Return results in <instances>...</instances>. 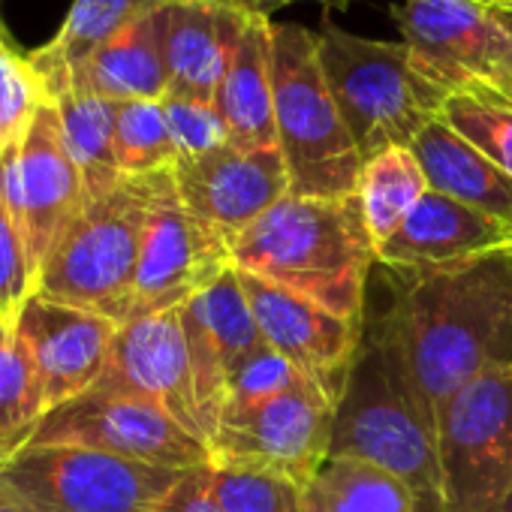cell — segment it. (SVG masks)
<instances>
[{"mask_svg": "<svg viewBox=\"0 0 512 512\" xmlns=\"http://www.w3.org/2000/svg\"><path fill=\"white\" fill-rule=\"evenodd\" d=\"M154 178L157 172L124 175L112 190L88 196L49 250L34 293L124 326L136 305V272Z\"/></svg>", "mask_w": 512, "mask_h": 512, "instance_id": "5b68a950", "label": "cell"}, {"mask_svg": "<svg viewBox=\"0 0 512 512\" xmlns=\"http://www.w3.org/2000/svg\"><path fill=\"white\" fill-rule=\"evenodd\" d=\"M46 103L49 100L34 64L19 55L0 31V136L4 142L10 145L22 139Z\"/></svg>", "mask_w": 512, "mask_h": 512, "instance_id": "1f68e13d", "label": "cell"}, {"mask_svg": "<svg viewBox=\"0 0 512 512\" xmlns=\"http://www.w3.org/2000/svg\"><path fill=\"white\" fill-rule=\"evenodd\" d=\"M13 326L37 365L49 410L100 383L121 329L103 314L55 302L43 293H31L19 305Z\"/></svg>", "mask_w": 512, "mask_h": 512, "instance_id": "9a60e30c", "label": "cell"}, {"mask_svg": "<svg viewBox=\"0 0 512 512\" xmlns=\"http://www.w3.org/2000/svg\"><path fill=\"white\" fill-rule=\"evenodd\" d=\"M115 160L121 175H154L178 163L163 100H127L115 115Z\"/></svg>", "mask_w": 512, "mask_h": 512, "instance_id": "f1b7e54d", "label": "cell"}, {"mask_svg": "<svg viewBox=\"0 0 512 512\" xmlns=\"http://www.w3.org/2000/svg\"><path fill=\"white\" fill-rule=\"evenodd\" d=\"M229 269V244L184 208L175 190L172 169L157 172L142 232L136 305L130 320L187 305Z\"/></svg>", "mask_w": 512, "mask_h": 512, "instance_id": "4fadbf2b", "label": "cell"}, {"mask_svg": "<svg viewBox=\"0 0 512 512\" xmlns=\"http://www.w3.org/2000/svg\"><path fill=\"white\" fill-rule=\"evenodd\" d=\"M166 4L169 0H76L58 37L46 49L28 55L43 82L46 100L70 88V76L82 61L136 22L160 13Z\"/></svg>", "mask_w": 512, "mask_h": 512, "instance_id": "cb8c5ba5", "label": "cell"}, {"mask_svg": "<svg viewBox=\"0 0 512 512\" xmlns=\"http://www.w3.org/2000/svg\"><path fill=\"white\" fill-rule=\"evenodd\" d=\"M4 320H10V314H7L4 308H0V323H4Z\"/></svg>", "mask_w": 512, "mask_h": 512, "instance_id": "ee69618b", "label": "cell"}, {"mask_svg": "<svg viewBox=\"0 0 512 512\" xmlns=\"http://www.w3.org/2000/svg\"><path fill=\"white\" fill-rule=\"evenodd\" d=\"M97 389H112L151 401L175 422H181L190 434L205 440L190 353L181 329V308L124 323L115 335L112 356Z\"/></svg>", "mask_w": 512, "mask_h": 512, "instance_id": "ac0fdd59", "label": "cell"}, {"mask_svg": "<svg viewBox=\"0 0 512 512\" xmlns=\"http://www.w3.org/2000/svg\"><path fill=\"white\" fill-rule=\"evenodd\" d=\"M329 458H359L407 485L419 512H443L437 419L428 410L383 314L365 308L347 368Z\"/></svg>", "mask_w": 512, "mask_h": 512, "instance_id": "7a4b0ae2", "label": "cell"}, {"mask_svg": "<svg viewBox=\"0 0 512 512\" xmlns=\"http://www.w3.org/2000/svg\"><path fill=\"white\" fill-rule=\"evenodd\" d=\"M163 112H166L172 142L178 148V160L181 157H202V154L229 142L226 121L214 103L163 97Z\"/></svg>", "mask_w": 512, "mask_h": 512, "instance_id": "836d02e7", "label": "cell"}, {"mask_svg": "<svg viewBox=\"0 0 512 512\" xmlns=\"http://www.w3.org/2000/svg\"><path fill=\"white\" fill-rule=\"evenodd\" d=\"M181 476L67 443H28L0 464V479L31 512H154Z\"/></svg>", "mask_w": 512, "mask_h": 512, "instance_id": "52a82bcc", "label": "cell"}, {"mask_svg": "<svg viewBox=\"0 0 512 512\" xmlns=\"http://www.w3.org/2000/svg\"><path fill=\"white\" fill-rule=\"evenodd\" d=\"M392 19L419 64L449 94L512 109V40L476 0H398Z\"/></svg>", "mask_w": 512, "mask_h": 512, "instance_id": "9c48e42d", "label": "cell"}, {"mask_svg": "<svg viewBox=\"0 0 512 512\" xmlns=\"http://www.w3.org/2000/svg\"><path fill=\"white\" fill-rule=\"evenodd\" d=\"M238 284L263 332V341L338 401L362 338V326L341 320L323 305L256 275L238 272Z\"/></svg>", "mask_w": 512, "mask_h": 512, "instance_id": "e0dca14e", "label": "cell"}, {"mask_svg": "<svg viewBox=\"0 0 512 512\" xmlns=\"http://www.w3.org/2000/svg\"><path fill=\"white\" fill-rule=\"evenodd\" d=\"M272 25L275 22L266 16H250L238 52L214 97V106L229 130V145L244 151L278 148Z\"/></svg>", "mask_w": 512, "mask_h": 512, "instance_id": "44dd1931", "label": "cell"}, {"mask_svg": "<svg viewBox=\"0 0 512 512\" xmlns=\"http://www.w3.org/2000/svg\"><path fill=\"white\" fill-rule=\"evenodd\" d=\"M181 329L190 353L202 431L211 443L223 413L229 377L269 344L263 341V332L253 320L235 269H229L208 290L181 305Z\"/></svg>", "mask_w": 512, "mask_h": 512, "instance_id": "2e32d148", "label": "cell"}, {"mask_svg": "<svg viewBox=\"0 0 512 512\" xmlns=\"http://www.w3.org/2000/svg\"><path fill=\"white\" fill-rule=\"evenodd\" d=\"M0 512H31L13 491H10V485L0 479Z\"/></svg>", "mask_w": 512, "mask_h": 512, "instance_id": "f35d334b", "label": "cell"}, {"mask_svg": "<svg viewBox=\"0 0 512 512\" xmlns=\"http://www.w3.org/2000/svg\"><path fill=\"white\" fill-rule=\"evenodd\" d=\"M428 190L464 202L512 226V175L461 139L443 118L431 121L410 145Z\"/></svg>", "mask_w": 512, "mask_h": 512, "instance_id": "7402d4cb", "label": "cell"}, {"mask_svg": "<svg viewBox=\"0 0 512 512\" xmlns=\"http://www.w3.org/2000/svg\"><path fill=\"white\" fill-rule=\"evenodd\" d=\"M232 269L299 293L362 326L377 244L356 196H284L232 244Z\"/></svg>", "mask_w": 512, "mask_h": 512, "instance_id": "3957f363", "label": "cell"}, {"mask_svg": "<svg viewBox=\"0 0 512 512\" xmlns=\"http://www.w3.org/2000/svg\"><path fill=\"white\" fill-rule=\"evenodd\" d=\"M58 112L61 136L76 160L88 196H100L112 190L124 175L115 160V115L118 103L103 100L97 94H85L76 88L61 91L49 100Z\"/></svg>", "mask_w": 512, "mask_h": 512, "instance_id": "d4e9b609", "label": "cell"}, {"mask_svg": "<svg viewBox=\"0 0 512 512\" xmlns=\"http://www.w3.org/2000/svg\"><path fill=\"white\" fill-rule=\"evenodd\" d=\"M335 398L311 377L244 413L223 416L208 449L217 467H244L311 485L332 452Z\"/></svg>", "mask_w": 512, "mask_h": 512, "instance_id": "30bf717a", "label": "cell"}, {"mask_svg": "<svg viewBox=\"0 0 512 512\" xmlns=\"http://www.w3.org/2000/svg\"><path fill=\"white\" fill-rule=\"evenodd\" d=\"M497 512H512V491H509V497L503 500V506H500Z\"/></svg>", "mask_w": 512, "mask_h": 512, "instance_id": "b9f144b4", "label": "cell"}, {"mask_svg": "<svg viewBox=\"0 0 512 512\" xmlns=\"http://www.w3.org/2000/svg\"><path fill=\"white\" fill-rule=\"evenodd\" d=\"M443 512H497L512 491V368L464 386L440 413Z\"/></svg>", "mask_w": 512, "mask_h": 512, "instance_id": "ba28073f", "label": "cell"}, {"mask_svg": "<svg viewBox=\"0 0 512 512\" xmlns=\"http://www.w3.org/2000/svg\"><path fill=\"white\" fill-rule=\"evenodd\" d=\"M154 512H223L211 488V464L190 467L154 506Z\"/></svg>", "mask_w": 512, "mask_h": 512, "instance_id": "d590c367", "label": "cell"}, {"mask_svg": "<svg viewBox=\"0 0 512 512\" xmlns=\"http://www.w3.org/2000/svg\"><path fill=\"white\" fill-rule=\"evenodd\" d=\"M172 178L184 208L226 244L290 196L281 148L244 151L226 142L202 157H181Z\"/></svg>", "mask_w": 512, "mask_h": 512, "instance_id": "5bb4252c", "label": "cell"}, {"mask_svg": "<svg viewBox=\"0 0 512 512\" xmlns=\"http://www.w3.org/2000/svg\"><path fill=\"white\" fill-rule=\"evenodd\" d=\"M305 374L290 365L281 353H275L272 347H263L260 353H253L232 377L226 386V401H223V416H235L244 413L256 404H263L287 389H293L296 383H302ZM220 425V422H217Z\"/></svg>", "mask_w": 512, "mask_h": 512, "instance_id": "d6a6232c", "label": "cell"}, {"mask_svg": "<svg viewBox=\"0 0 512 512\" xmlns=\"http://www.w3.org/2000/svg\"><path fill=\"white\" fill-rule=\"evenodd\" d=\"M250 16L217 0H169L163 7V61L169 94L214 103Z\"/></svg>", "mask_w": 512, "mask_h": 512, "instance_id": "d6986e66", "label": "cell"}, {"mask_svg": "<svg viewBox=\"0 0 512 512\" xmlns=\"http://www.w3.org/2000/svg\"><path fill=\"white\" fill-rule=\"evenodd\" d=\"M46 413L43 380L10 317L0 323V446L19 452Z\"/></svg>", "mask_w": 512, "mask_h": 512, "instance_id": "4316f807", "label": "cell"}, {"mask_svg": "<svg viewBox=\"0 0 512 512\" xmlns=\"http://www.w3.org/2000/svg\"><path fill=\"white\" fill-rule=\"evenodd\" d=\"M0 193L25 235L31 278L37 284L49 250L88 202L85 178L64 145L52 103L34 115L22 139L0 154Z\"/></svg>", "mask_w": 512, "mask_h": 512, "instance_id": "7c38bea8", "label": "cell"}, {"mask_svg": "<svg viewBox=\"0 0 512 512\" xmlns=\"http://www.w3.org/2000/svg\"><path fill=\"white\" fill-rule=\"evenodd\" d=\"M272 46L275 124L290 193L317 199L356 196L362 157L329 91L317 34L302 25H272Z\"/></svg>", "mask_w": 512, "mask_h": 512, "instance_id": "8992f818", "label": "cell"}, {"mask_svg": "<svg viewBox=\"0 0 512 512\" xmlns=\"http://www.w3.org/2000/svg\"><path fill=\"white\" fill-rule=\"evenodd\" d=\"M491 16L497 19V25H500V28L506 31V37L512 40V7H494Z\"/></svg>", "mask_w": 512, "mask_h": 512, "instance_id": "ab89813d", "label": "cell"}, {"mask_svg": "<svg viewBox=\"0 0 512 512\" xmlns=\"http://www.w3.org/2000/svg\"><path fill=\"white\" fill-rule=\"evenodd\" d=\"M380 311L440 422L443 407L488 371L512 368V250L440 269H392Z\"/></svg>", "mask_w": 512, "mask_h": 512, "instance_id": "6da1fadb", "label": "cell"}, {"mask_svg": "<svg viewBox=\"0 0 512 512\" xmlns=\"http://www.w3.org/2000/svg\"><path fill=\"white\" fill-rule=\"evenodd\" d=\"M317 52L362 163L389 148H410L449 100L407 43L356 37L326 19Z\"/></svg>", "mask_w": 512, "mask_h": 512, "instance_id": "277c9868", "label": "cell"}, {"mask_svg": "<svg viewBox=\"0 0 512 512\" xmlns=\"http://www.w3.org/2000/svg\"><path fill=\"white\" fill-rule=\"evenodd\" d=\"M440 118L467 139L476 151H482L494 166L512 175V109L500 103H488L470 94H449Z\"/></svg>", "mask_w": 512, "mask_h": 512, "instance_id": "4dcf8cb0", "label": "cell"}, {"mask_svg": "<svg viewBox=\"0 0 512 512\" xmlns=\"http://www.w3.org/2000/svg\"><path fill=\"white\" fill-rule=\"evenodd\" d=\"M28 443L85 446L118 458L175 470L211 464L208 443L190 434L166 410L136 395L97 386L49 410Z\"/></svg>", "mask_w": 512, "mask_h": 512, "instance_id": "8fae6325", "label": "cell"}, {"mask_svg": "<svg viewBox=\"0 0 512 512\" xmlns=\"http://www.w3.org/2000/svg\"><path fill=\"white\" fill-rule=\"evenodd\" d=\"M10 455H13V452H10V449H7V446H0V464H4V461H7V458H10Z\"/></svg>", "mask_w": 512, "mask_h": 512, "instance_id": "7bdbcfd3", "label": "cell"}, {"mask_svg": "<svg viewBox=\"0 0 512 512\" xmlns=\"http://www.w3.org/2000/svg\"><path fill=\"white\" fill-rule=\"evenodd\" d=\"M494 250H512L509 223L428 190L398 232L377 247V263L392 269H440Z\"/></svg>", "mask_w": 512, "mask_h": 512, "instance_id": "ffe728a7", "label": "cell"}, {"mask_svg": "<svg viewBox=\"0 0 512 512\" xmlns=\"http://www.w3.org/2000/svg\"><path fill=\"white\" fill-rule=\"evenodd\" d=\"M4 148H7V142H4V136H0V154H4Z\"/></svg>", "mask_w": 512, "mask_h": 512, "instance_id": "f6af8a7d", "label": "cell"}, {"mask_svg": "<svg viewBox=\"0 0 512 512\" xmlns=\"http://www.w3.org/2000/svg\"><path fill=\"white\" fill-rule=\"evenodd\" d=\"M70 88L112 103L163 100L169 94V73L163 61V10L136 22L82 61L70 76Z\"/></svg>", "mask_w": 512, "mask_h": 512, "instance_id": "603a6c76", "label": "cell"}, {"mask_svg": "<svg viewBox=\"0 0 512 512\" xmlns=\"http://www.w3.org/2000/svg\"><path fill=\"white\" fill-rule=\"evenodd\" d=\"M217 4H229L235 10H244L247 16H266L272 19L278 10L290 7V4H299V0H217ZM314 4H323L326 10H350L356 0H314Z\"/></svg>", "mask_w": 512, "mask_h": 512, "instance_id": "8d00e7d4", "label": "cell"}, {"mask_svg": "<svg viewBox=\"0 0 512 512\" xmlns=\"http://www.w3.org/2000/svg\"><path fill=\"white\" fill-rule=\"evenodd\" d=\"M425 193L428 178L410 148H389L362 163L356 199L377 247L398 232Z\"/></svg>", "mask_w": 512, "mask_h": 512, "instance_id": "484cf974", "label": "cell"}, {"mask_svg": "<svg viewBox=\"0 0 512 512\" xmlns=\"http://www.w3.org/2000/svg\"><path fill=\"white\" fill-rule=\"evenodd\" d=\"M305 512H335L332 503H329V497L314 482L305 485Z\"/></svg>", "mask_w": 512, "mask_h": 512, "instance_id": "74e56055", "label": "cell"}, {"mask_svg": "<svg viewBox=\"0 0 512 512\" xmlns=\"http://www.w3.org/2000/svg\"><path fill=\"white\" fill-rule=\"evenodd\" d=\"M31 293H34V278H31L25 235L13 211L7 208L4 193H0V308L13 317Z\"/></svg>", "mask_w": 512, "mask_h": 512, "instance_id": "e575fe53", "label": "cell"}, {"mask_svg": "<svg viewBox=\"0 0 512 512\" xmlns=\"http://www.w3.org/2000/svg\"><path fill=\"white\" fill-rule=\"evenodd\" d=\"M314 485L335 512H419L401 479L359 458H326Z\"/></svg>", "mask_w": 512, "mask_h": 512, "instance_id": "83f0119b", "label": "cell"}, {"mask_svg": "<svg viewBox=\"0 0 512 512\" xmlns=\"http://www.w3.org/2000/svg\"><path fill=\"white\" fill-rule=\"evenodd\" d=\"M476 4H482V7H488V10H494V7H512V0H476Z\"/></svg>", "mask_w": 512, "mask_h": 512, "instance_id": "60d3db41", "label": "cell"}, {"mask_svg": "<svg viewBox=\"0 0 512 512\" xmlns=\"http://www.w3.org/2000/svg\"><path fill=\"white\" fill-rule=\"evenodd\" d=\"M211 488L223 512H305V485L266 470L211 464Z\"/></svg>", "mask_w": 512, "mask_h": 512, "instance_id": "f546056e", "label": "cell"}]
</instances>
